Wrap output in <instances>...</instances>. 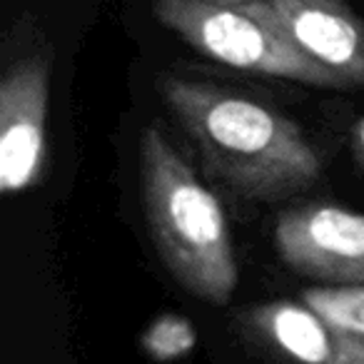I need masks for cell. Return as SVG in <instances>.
I'll return each mask as SVG.
<instances>
[{"instance_id":"obj_1","label":"cell","mask_w":364,"mask_h":364,"mask_svg":"<svg viewBox=\"0 0 364 364\" xmlns=\"http://www.w3.org/2000/svg\"><path fill=\"white\" fill-rule=\"evenodd\" d=\"M157 90L208 170L240 198H287L322 172L302 130L264 102L177 75H162Z\"/></svg>"},{"instance_id":"obj_2","label":"cell","mask_w":364,"mask_h":364,"mask_svg":"<svg viewBox=\"0 0 364 364\" xmlns=\"http://www.w3.org/2000/svg\"><path fill=\"white\" fill-rule=\"evenodd\" d=\"M142 208L152 245L180 287L210 304H228L240 269L225 210L165 132L140 135Z\"/></svg>"},{"instance_id":"obj_3","label":"cell","mask_w":364,"mask_h":364,"mask_svg":"<svg viewBox=\"0 0 364 364\" xmlns=\"http://www.w3.org/2000/svg\"><path fill=\"white\" fill-rule=\"evenodd\" d=\"M152 13L200 55L312 87H347L289 33L267 0H155Z\"/></svg>"},{"instance_id":"obj_4","label":"cell","mask_w":364,"mask_h":364,"mask_svg":"<svg viewBox=\"0 0 364 364\" xmlns=\"http://www.w3.org/2000/svg\"><path fill=\"white\" fill-rule=\"evenodd\" d=\"M50 53L46 48L8 58L0 77V193L33 188L46 165Z\"/></svg>"},{"instance_id":"obj_5","label":"cell","mask_w":364,"mask_h":364,"mask_svg":"<svg viewBox=\"0 0 364 364\" xmlns=\"http://www.w3.org/2000/svg\"><path fill=\"white\" fill-rule=\"evenodd\" d=\"M274 247L294 272L324 287L364 284V215L339 205H304L284 213Z\"/></svg>"},{"instance_id":"obj_6","label":"cell","mask_w":364,"mask_h":364,"mask_svg":"<svg viewBox=\"0 0 364 364\" xmlns=\"http://www.w3.org/2000/svg\"><path fill=\"white\" fill-rule=\"evenodd\" d=\"M247 327L294 364H364V334L337 327L304 302L274 299L252 307Z\"/></svg>"},{"instance_id":"obj_7","label":"cell","mask_w":364,"mask_h":364,"mask_svg":"<svg viewBox=\"0 0 364 364\" xmlns=\"http://www.w3.org/2000/svg\"><path fill=\"white\" fill-rule=\"evenodd\" d=\"M297 43L342 77L364 85V21L347 0H267Z\"/></svg>"},{"instance_id":"obj_8","label":"cell","mask_w":364,"mask_h":364,"mask_svg":"<svg viewBox=\"0 0 364 364\" xmlns=\"http://www.w3.org/2000/svg\"><path fill=\"white\" fill-rule=\"evenodd\" d=\"M302 302L324 319L344 329L364 334V284L352 287H307L302 292Z\"/></svg>"},{"instance_id":"obj_9","label":"cell","mask_w":364,"mask_h":364,"mask_svg":"<svg viewBox=\"0 0 364 364\" xmlns=\"http://www.w3.org/2000/svg\"><path fill=\"white\" fill-rule=\"evenodd\" d=\"M195 344H198V332L193 322L182 314H160L140 337L142 352L160 364L188 357Z\"/></svg>"}]
</instances>
